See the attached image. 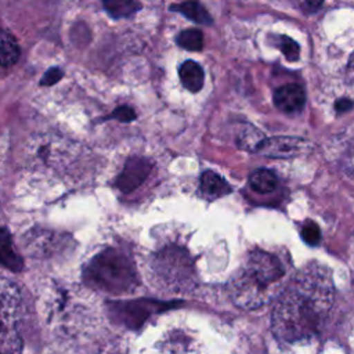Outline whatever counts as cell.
I'll use <instances>...</instances> for the list:
<instances>
[{
  "label": "cell",
  "mask_w": 354,
  "mask_h": 354,
  "mask_svg": "<svg viewBox=\"0 0 354 354\" xmlns=\"http://www.w3.org/2000/svg\"><path fill=\"white\" fill-rule=\"evenodd\" d=\"M151 162L145 158H130L126 160L122 173L116 178V187L122 192H131L140 187L151 173Z\"/></svg>",
  "instance_id": "52a82bcc"
},
{
  "label": "cell",
  "mask_w": 354,
  "mask_h": 354,
  "mask_svg": "<svg viewBox=\"0 0 354 354\" xmlns=\"http://www.w3.org/2000/svg\"><path fill=\"white\" fill-rule=\"evenodd\" d=\"M104 8L113 18H129L134 15L141 4L137 0H102Z\"/></svg>",
  "instance_id": "2e32d148"
},
{
  "label": "cell",
  "mask_w": 354,
  "mask_h": 354,
  "mask_svg": "<svg viewBox=\"0 0 354 354\" xmlns=\"http://www.w3.org/2000/svg\"><path fill=\"white\" fill-rule=\"evenodd\" d=\"M177 44L189 51H199L203 47V35L199 29H187L178 33Z\"/></svg>",
  "instance_id": "e0dca14e"
},
{
  "label": "cell",
  "mask_w": 354,
  "mask_h": 354,
  "mask_svg": "<svg viewBox=\"0 0 354 354\" xmlns=\"http://www.w3.org/2000/svg\"><path fill=\"white\" fill-rule=\"evenodd\" d=\"M335 299L332 272L319 263L304 266L279 292L271 329L282 343L310 340L328 318Z\"/></svg>",
  "instance_id": "6da1fadb"
},
{
  "label": "cell",
  "mask_w": 354,
  "mask_h": 354,
  "mask_svg": "<svg viewBox=\"0 0 354 354\" xmlns=\"http://www.w3.org/2000/svg\"><path fill=\"white\" fill-rule=\"evenodd\" d=\"M286 268L272 253L252 250L230 282V295L235 306L254 310L271 300L283 289Z\"/></svg>",
  "instance_id": "7a4b0ae2"
},
{
  "label": "cell",
  "mask_w": 354,
  "mask_h": 354,
  "mask_svg": "<svg viewBox=\"0 0 354 354\" xmlns=\"http://www.w3.org/2000/svg\"><path fill=\"white\" fill-rule=\"evenodd\" d=\"M310 149V142L299 137H271L264 141L259 153L268 158H293Z\"/></svg>",
  "instance_id": "8992f818"
},
{
  "label": "cell",
  "mask_w": 354,
  "mask_h": 354,
  "mask_svg": "<svg viewBox=\"0 0 354 354\" xmlns=\"http://www.w3.org/2000/svg\"><path fill=\"white\" fill-rule=\"evenodd\" d=\"M178 76L183 86L191 93H198L203 87V80H205L203 69L198 62L192 59H187L185 62L181 64L178 69Z\"/></svg>",
  "instance_id": "30bf717a"
},
{
  "label": "cell",
  "mask_w": 354,
  "mask_h": 354,
  "mask_svg": "<svg viewBox=\"0 0 354 354\" xmlns=\"http://www.w3.org/2000/svg\"><path fill=\"white\" fill-rule=\"evenodd\" d=\"M112 118L116 119V120H119V122L126 123V122L134 120L137 116H136V112H134L133 108H130L129 105H120V106H118L106 119H112Z\"/></svg>",
  "instance_id": "ffe728a7"
},
{
  "label": "cell",
  "mask_w": 354,
  "mask_h": 354,
  "mask_svg": "<svg viewBox=\"0 0 354 354\" xmlns=\"http://www.w3.org/2000/svg\"><path fill=\"white\" fill-rule=\"evenodd\" d=\"M343 169L347 174L354 176V149H351L343 159Z\"/></svg>",
  "instance_id": "7402d4cb"
},
{
  "label": "cell",
  "mask_w": 354,
  "mask_h": 354,
  "mask_svg": "<svg viewBox=\"0 0 354 354\" xmlns=\"http://www.w3.org/2000/svg\"><path fill=\"white\" fill-rule=\"evenodd\" d=\"M274 104L285 113H296L301 111L306 104V93L299 84H285L275 90Z\"/></svg>",
  "instance_id": "ba28073f"
},
{
  "label": "cell",
  "mask_w": 354,
  "mask_h": 354,
  "mask_svg": "<svg viewBox=\"0 0 354 354\" xmlns=\"http://www.w3.org/2000/svg\"><path fill=\"white\" fill-rule=\"evenodd\" d=\"M19 303L17 286L0 278V354H21L22 351V337L17 328Z\"/></svg>",
  "instance_id": "277c9868"
},
{
  "label": "cell",
  "mask_w": 354,
  "mask_h": 354,
  "mask_svg": "<svg viewBox=\"0 0 354 354\" xmlns=\"http://www.w3.org/2000/svg\"><path fill=\"white\" fill-rule=\"evenodd\" d=\"M322 1L324 0H306V3H307V6L310 7V8H318L321 4H322Z\"/></svg>",
  "instance_id": "d4e9b609"
},
{
  "label": "cell",
  "mask_w": 354,
  "mask_h": 354,
  "mask_svg": "<svg viewBox=\"0 0 354 354\" xmlns=\"http://www.w3.org/2000/svg\"><path fill=\"white\" fill-rule=\"evenodd\" d=\"M301 238L307 245H317L321 241V231L319 227L314 221H307L301 227Z\"/></svg>",
  "instance_id": "d6986e66"
},
{
  "label": "cell",
  "mask_w": 354,
  "mask_h": 354,
  "mask_svg": "<svg viewBox=\"0 0 354 354\" xmlns=\"http://www.w3.org/2000/svg\"><path fill=\"white\" fill-rule=\"evenodd\" d=\"M21 55L19 46L15 37L7 30L0 29V66H12Z\"/></svg>",
  "instance_id": "5bb4252c"
},
{
  "label": "cell",
  "mask_w": 354,
  "mask_h": 354,
  "mask_svg": "<svg viewBox=\"0 0 354 354\" xmlns=\"http://www.w3.org/2000/svg\"><path fill=\"white\" fill-rule=\"evenodd\" d=\"M62 76H64L62 71H61L59 68H57V66H53V68H50V69H47V71L44 72L43 77L40 79V84H41V86H53V84H55Z\"/></svg>",
  "instance_id": "44dd1931"
},
{
  "label": "cell",
  "mask_w": 354,
  "mask_h": 354,
  "mask_svg": "<svg viewBox=\"0 0 354 354\" xmlns=\"http://www.w3.org/2000/svg\"><path fill=\"white\" fill-rule=\"evenodd\" d=\"M346 82L353 84L354 83V53L351 54L348 64H347V69H346Z\"/></svg>",
  "instance_id": "603a6c76"
},
{
  "label": "cell",
  "mask_w": 354,
  "mask_h": 354,
  "mask_svg": "<svg viewBox=\"0 0 354 354\" xmlns=\"http://www.w3.org/2000/svg\"><path fill=\"white\" fill-rule=\"evenodd\" d=\"M278 46L282 51V54L285 55V58L290 62H295L299 59L300 57V48H299V44L290 39V37H286V36H282L278 41Z\"/></svg>",
  "instance_id": "ac0fdd59"
},
{
  "label": "cell",
  "mask_w": 354,
  "mask_h": 354,
  "mask_svg": "<svg viewBox=\"0 0 354 354\" xmlns=\"http://www.w3.org/2000/svg\"><path fill=\"white\" fill-rule=\"evenodd\" d=\"M267 137L261 130L252 124H245L236 134V145L248 152H259Z\"/></svg>",
  "instance_id": "4fadbf2b"
},
{
  "label": "cell",
  "mask_w": 354,
  "mask_h": 354,
  "mask_svg": "<svg viewBox=\"0 0 354 354\" xmlns=\"http://www.w3.org/2000/svg\"><path fill=\"white\" fill-rule=\"evenodd\" d=\"M277 177L267 169H257L249 176V184L252 189L259 194H268L277 188Z\"/></svg>",
  "instance_id": "9a60e30c"
},
{
  "label": "cell",
  "mask_w": 354,
  "mask_h": 354,
  "mask_svg": "<svg viewBox=\"0 0 354 354\" xmlns=\"http://www.w3.org/2000/svg\"><path fill=\"white\" fill-rule=\"evenodd\" d=\"M170 10L183 14L188 19L194 21L199 25H212L213 19L209 14V11L205 8V6L198 0H185L180 4H173Z\"/></svg>",
  "instance_id": "8fae6325"
},
{
  "label": "cell",
  "mask_w": 354,
  "mask_h": 354,
  "mask_svg": "<svg viewBox=\"0 0 354 354\" xmlns=\"http://www.w3.org/2000/svg\"><path fill=\"white\" fill-rule=\"evenodd\" d=\"M0 263L11 271H19L24 266L21 256L12 249L10 232L3 227H0Z\"/></svg>",
  "instance_id": "7c38bea8"
},
{
  "label": "cell",
  "mask_w": 354,
  "mask_h": 354,
  "mask_svg": "<svg viewBox=\"0 0 354 354\" xmlns=\"http://www.w3.org/2000/svg\"><path fill=\"white\" fill-rule=\"evenodd\" d=\"M162 308V303L158 301H129V303H115L111 310L116 314V318L129 328H138L141 324L153 313Z\"/></svg>",
  "instance_id": "5b68a950"
},
{
  "label": "cell",
  "mask_w": 354,
  "mask_h": 354,
  "mask_svg": "<svg viewBox=\"0 0 354 354\" xmlns=\"http://www.w3.org/2000/svg\"><path fill=\"white\" fill-rule=\"evenodd\" d=\"M84 279L88 285L113 295L130 293L138 283L134 264L116 249L98 253L86 267Z\"/></svg>",
  "instance_id": "3957f363"
},
{
  "label": "cell",
  "mask_w": 354,
  "mask_h": 354,
  "mask_svg": "<svg viewBox=\"0 0 354 354\" xmlns=\"http://www.w3.org/2000/svg\"><path fill=\"white\" fill-rule=\"evenodd\" d=\"M351 106H353V102L348 101V100H346V98H342V100L336 101V105H335V108H336L337 112H344V111L350 109Z\"/></svg>",
  "instance_id": "cb8c5ba5"
},
{
  "label": "cell",
  "mask_w": 354,
  "mask_h": 354,
  "mask_svg": "<svg viewBox=\"0 0 354 354\" xmlns=\"http://www.w3.org/2000/svg\"><path fill=\"white\" fill-rule=\"evenodd\" d=\"M199 189L206 199H216L231 192L230 184L221 176L212 170H206L202 173Z\"/></svg>",
  "instance_id": "9c48e42d"
}]
</instances>
